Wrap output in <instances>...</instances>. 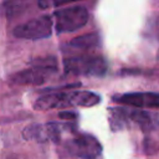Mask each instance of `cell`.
I'll list each match as a JSON object with an SVG mask.
<instances>
[{
    "mask_svg": "<svg viewBox=\"0 0 159 159\" xmlns=\"http://www.w3.org/2000/svg\"><path fill=\"white\" fill-rule=\"evenodd\" d=\"M101 102V97L89 91L52 92L39 97L34 104L37 111H48L66 107H93Z\"/></svg>",
    "mask_w": 159,
    "mask_h": 159,
    "instance_id": "6da1fadb",
    "label": "cell"
},
{
    "mask_svg": "<svg viewBox=\"0 0 159 159\" xmlns=\"http://www.w3.org/2000/svg\"><path fill=\"white\" fill-rule=\"evenodd\" d=\"M56 60L53 57H40L31 62V66L26 70L19 71L10 77V81L15 84H41L56 72Z\"/></svg>",
    "mask_w": 159,
    "mask_h": 159,
    "instance_id": "7a4b0ae2",
    "label": "cell"
},
{
    "mask_svg": "<svg viewBox=\"0 0 159 159\" xmlns=\"http://www.w3.org/2000/svg\"><path fill=\"white\" fill-rule=\"evenodd\" d=\"M53 32L67 34L82 29L88 22V11L82 6H72L51 14Z\"/></svg>",
    "mask_w": 159,
    "mask_h": 159,
    "instance_id": "3957f363",
    "label": "cell"
},
{
    "mask_svg": "<svg viewBox=\"0 0 159 159\" xmlns=\"http://www.w3.org/2000/svg\"><path fill=\"white\" fill-rule=\"evenodd\" d=\"M63 68L66 73L72 75L102 76L107 71V62L102 56L80 55L65 58Z\"/></svg>",
    "mask_w": 159,
    "mask_h": 159,
    "instance_id": "277c9868",
    "label": "cell"
},
{
    "mask_svg": "<svg viewBox=\"0 0 159 159\" xmlns=\"http://www.w3.org/2000/svg\"><path fill=\"white\" fill-rule=\"evenodd\" d=\"M53 34L51 15H42L17 25L14 29V36L25 40H42Z\"/></svg>",
    "mask_w": 159,
    "mask_h": 159,
    "instance_id": "5b68a950",
    "label": "cell"
},
{
    "mask_svg": "<svg viewBox=\"0 0 159 159\" xmlns=\"http://www.w3.org/2000/svg\"><path fill=\"white\" fill-rule=\"evenodd\" d=\"M67 149L73 155L82 159H99L102 147L99 142L89 134H80L67 143Z\"/></svg>",
    "mask_w": 159,
    "mask_h": 159,
    "instance_id": "8992f818",
    "label": "cell"
},
{
    "mask_svg": "<svg viewBox=\"0 0 159 159\" xmlns=\"http://www.w3.org/2000/svg\"><path fill=\"white\" fill-rule=\"evenodd\" d=\"M114 101L137 108H159V93L155 92H130L116 96Z\"/></svg>",
    "mask_w": 159,
    "mask_h": 159,
    "instance_id": "52a82bcc",
    "label": "cell"
},
{
    "mask_svg": "<svg viewBox=\"0 0 159 159\" xmlns=\"http://www.w3.org/2000/svg\"><path fill=\"white\" fill-rule=\"evenodd\" d=\"M98 43H99V37L97 34H86V35H82L80 37L71 40L70 42H67L63 46V48H68L66 51H70V50H92V48L97 47Z\"/></svg>",
    "mask_w": 159,
    "mask_h": 159,
    "instance_id": "ba28073f",
    "label": "cell"
},
{
    "mask_svg": "<svg viewBox=\"0 0 159 159\" xmlns=\"http://www.w3.org/2000/svg\"><path fill=\"white\" fill-rule=\"evenodd\" d=\"M29 4V0H5V7L7 11V15L11 16H16L20 12H22L26 6Z\"/></svg>",
    "mask_w": 159,
    "mask_h": 159,
    "instance_id": "9c48e42d",
    "label": "cell"
},
{
    "mask_svg": "<svg viewBox=\"0 0 159 159\" xmlns=\"http://www.w3.org/2000/svg\"><path fill=\"white\" fill-rule=\"evenodd\" d=\"M128 116H129V118L132 120H134V122H137V123H139L142 125L150 124V117L144 111H132V112L128 113Z\"/></svg>",
    "mask_w": 159,
    "mask_h": 159,
    "instance_id": "30bf717a",
    "label": "cell"
},
{
    "mask_svg": "<svg viewBox=\"0 0 159 159\" xmlns=\"http://www.w3.org/2000/svg\"><path fill=\"white\" fill-rule=\"evenodd\" d=\"M75 1H80V0H39V6L41 9H48V7H56L65 4L75 2Z\"/></svg>",
    "mask_w": 159,
    "mask_h": 159,
    "instance_id": "8fae6325",
    "label": "cell"
},
{
    "mask_svg": "<svg viewBox=\"0 0 159 159\" xmlns=\"http://www.w3.org/2000/svg\"><path fill=\"white\" fill-rule=\"evenodd\" d=\"M60 118H66V119H72V118H76V114L75 113H71V112H61L60 113Z\"/></svg>",
    "mask_w": 159,
    "mask_h": 159,
    "instance_id": "7c38bea8",
    "label": "cell"
}]
</instances>
